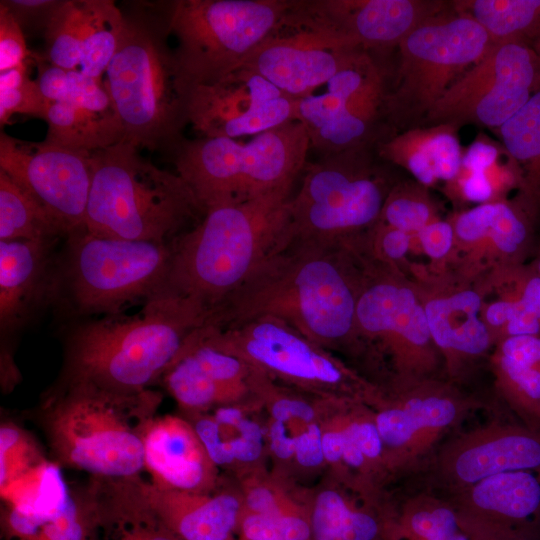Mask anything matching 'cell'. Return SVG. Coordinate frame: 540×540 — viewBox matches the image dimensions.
<instances>
[{"label": "cell", "mask_w": 540, "mask_h": 540, "mask_svg": "<svg viewBox=\"0 0 540 540\" xmlns=\"http://www.w3.org/2000/svg\"><path fill=\"white\" fill-rule=\"evenodd\" d=\"M359 250L349 244L293 243L271 250L207 319L233 324L279 319L321 347L355 341L364 279Z\"/></svg>", "instance_id": "1"}, {"label": "cell", "mask_w": 540, "mask_h": 540, "mask_svg": "<svg viewBox=\"0 0 540 540\" xmlns=\"http://www.w3.org/2000/svg\"><path fill=\"white\" fill-rule=\"evenodd\" d=\"M210 312L164 293L117 313L68 322L55 385L89 384L120 393L149 389Z\"/></svg>", "instance_id": "2"}, {"label": "cell", "mask_w": 540, "mask_h": 540, "mask_svg": "<svg viewBox=\"0 0 540 540\" xmlns=\"http://www.w3.org/2000/svg\"><path fill=\"white\" fill-rule=\"evenodd\" d=\"M163 394L53 385L40 409L53 461L92 477L131 479L144 470V436Z\"/></svg>", "instance_id": "3"}, {"label": "cell", "mask_w": 540, "mask_h": 540, "mask_svg": "<svg viewBox=\"0 0 540 540\" xmlns=\"http://www.w3.org/2000/svg\"><path fill=\"white\" fill-rule=\"evenodd\" d=\"M293 184L255 199L209 208L172 241L166 293L212 310L271 251Z\"/></svg>", "instance_id": "4"}, {"label": "cell", "mask_w": 540, "mask_h": 540, "mask_svg": "<svg viewBox=\"0 0 540 540\" xmlns=\"http://www.w3.org/2000/svg\"><path fill=\"white\" fill-rule=\"evenodd\" d=\"M85 229L132 241L171 243L204 211L177 174L161 169L126 141L91 152Z\"/></svg>", "instance_id": "5"}, {"label": "cell", "mask_w": 540, "mask_h": 540, "mask_svg": "<svg viewBox=\"0 0 540 540\" xmlns=\"http://www.w3.org/2000/svg\"><path fill=\"white\" fill-rule=\"evenodd\" d=\"M171 243L70 233L59 247L51 309L65 323L120 312L166 293Z\"/></svg>", "instance_id": "6"}, {"label": "cell", "mask_w": 540, "mask_h": 540, "mask_svg": "<svg viewBox=\"0 0 540 540\" xmlns=\"http://www.w3.org/2000/svg\"><path fill=\"white\" fill-rule=\"evenodd\" d=\"M164 21L125 16L105 86L122 124L123 140L151 150L172 148L187 119L189 91L166 42Z\"/></svg>", "instance_id": "7"}, {"label": "cell", "mask_w": 540, "mask_h": 540, "mask_svg": "<svg viewBox=\"0 0 540 540\" xmlns=\"http://www.w3.org/2000/svg\"><path fill=\"white\" fill-rule=\"evenodd\" d=\"M310 140L290 121L254 136L180 139L171 149L176 173L203 209L243 203L293 184L307 164Z\"/></svg>", "instance_id": "8"}, {"label": "cell", "mask_w": 540, "mask_h": 540, "mask_svg": "<svg viewBox=\"0 0 540 540\" xmlns=\"http://www.w3.org/2000/svg\"><path fill=\"white\" fill-rule=\"evenodd\" d=\"M371 146L305 165L302 185L287 201L285 224L271 250L293 243L349 244L370 232L391 189L374 163Z\"/></svg>", "instance_id": "9"}, {"label": "cell", "mask_w": 540, "mask_h": 540, "mask_svg": "<svg viewBox=\"0 0 540 540\" xmlns=\"http://www.w3.org/2000/svg\"><path fill=\"white\" fill-rule=\"evenodd\" d=\"M289 0H176L163 20L190 91L238 69L280 24Z\"/></svg>", "instance_id": "10"}, {"label": "cell", "mask_w": 540, "mask_h": 540, "mask_svg": "<svg viewBox=\"0 0 540 540\" xmlns=\"http://www.w3.org/2000/svg\"><path fill=\"white\" fill-rule=\"evenodd\" d=\"M200 329L224 351L292 389L366 402L376 392L329 350L279 319L260 317L233 324L206 321Z\"/></svg>", "instance_id": "11"}, {"label": "cell", "mask_w": 540, "mask_h": 540, "mask_svg": "<svg viewBox=\"0 0 540 540\" xmlns=\"http://www.w3.org/2000/svg\"><path fill=\"white\" fill-rule=\"evenodd\" d=\"M492 46L486 31L452 5L419 25L398 45L396 84L391 93H386L383 105L390 120L396 125L422 117L424 120L446 91Z\"/></svg>", "instance_id": "12"}, {"label": "cell", "mask_w": 540, "mask_h": 540, "mask_svg": "<svg viewBox=\"0 0 540 540\" xmlns=\"http://www.w3.org/2000/svg\"><path fill=\"white\" fill-rule=\"evenodd\" d=\"M540 91V59L523 43L493 44L424 118L429 125L497 129Z\"/></svg>", "instance_id": "13"}, {"label": "cell", "mask_w": 540, "mask_h": 540, "mask_svg": "<svg viewBox=\"0 0 540 540\" xmlns=\"http://www.w3.org/2000/svg\"><path fill=\"white\" fill-rule=\"evenodd\" d=\"M359 337L389 353L397 382L429 378L436 356L423 304L394 274L365 267L356 307Z\"/></svg>", "instance_id": "14"}, {"label": "cell", "mask_w": 540, "mask_h": 540, "mask_svg": "<svg viewBox=\"0 0 540 540\" xmlns=\"http://www.w3.org/2000/svg\"><path fill=\"white\" fill-rule=\"evenodd\" d=\"M397 384L394 395L386 398L378 392L371 402L388 471L414 468L476 405L430 378Z\"/></svg>", "instance_id": "15"}, {"label": "cell", "mask_w": 540, "mask_h": 540, "mask_svg": "<svg viewBox=\"0 0 540 540\" xmlns=\"http://www.w3.org/2000/svg\"><path fill=\"white\" fill-rule=\"evenodd\" d=\"M365 51L348 38L299 21L287 10L278 27L239 68L260 75L282 93L299 99L313 95Z\"/></svg>", "instance_id": "16"}, {"label": "cell", "mask_w": 540, "mask_h": 540, "mask_svg": "<svg viewBox=\"0 0 540 540\" xmlns=\"http://www.w3.org/2000/svg\"><path fill=\"white\" fill-rule=\"evenodd\" d=\"M0 170L48 213L65 237L85 228L91 152L0 133Z\"/></svg>", "instance_id": "17"}, {"label": "cell", "mask_w": 540, "mask_h": 540, "mask_svg": "<svg viewBox=\"0 0 540 540\" xmlns=\"http://www.w3.org/2000/svg\"><path fill=\"white\" fill-rule=\"evenodd\" d=\"M297 103L260 75L238 68L216 82L194 87L187 119L202 137L236 139L297 121Z\"/></svg>", "instance_id": "18"}, {"label": "cell", "mask_w": 540, "mask_h": 540, "mask_svg": "<svg viewBox=\"0 0 540 540\" xmlns=\"http://www.w3.org/2000/svg\"><path fill=\"white\" fill-rule=\"evenodd\" d=\"M509 471L540 473V429L499 421L476 428L444 444L432 468L450 494Z\"/></svg>", "instance_id": "19"}, {"label": "cell", "mask_w": 540, "mask_h": 540, "mask_svg": "<svg viewBox=\"0 0 540 540\" xmlns=\"http://www.w3.org/2000/svg\"><path fill=\"white\" fill-rule=\"evenodd\" d=\"M472 540H539L540 473L509 471L451 494Z\"/></svg>", "instance_id": "20"}, {"label": "cell", "mask_w": 540, "mask_h": 540, "mask_svg": "<svg viewBox=\"0 0 540 540\" xmlns=\"http://www.w3.org/2000/svg\"><path fill=\"white\" fill-rule=\"evenodd\" d=\"M448 6L430 0H289V11L298 20L337 33L365 50L398 46Z\"/></svg>", "instance_id": "21"}, {"label": "cell", "mask_w": 540, "mask_h": 540, "mask_svg": "<svg viewBox=\"0 0 540 540\" xmlns=\"http://www.w3.org/2000/svg\"><path fill=\"white\" fill-rule=\"evenodd\" d=\"M200 327L189 335L158 383L182 413L256 401L252 367L211 342Z\"/></svg>", "instance_id": "22"}, {"label": "cell", "mask_w": 540, "mask_h": 540, "mask_svg": "<svg viewBox=\"0 0 540 540\" xmlns=\"http://www.w3.org/2000/svg\"><path fill=\"white\" fill-rule=\"evenodd\" d=\"M59 241H0L1 355L51 308Z\"/></svg>", "instance_id": "23"}, {"label": "cell", "mask_w": 540, "mask_h": 540, "mask_svg": "<svg viewBox=\"0 0 540 540\" xmlns=\"http://www.w3.org/2000/svg\"><path fill=\"white\" fill-rule=\"evenodd\" d=\"M144 470L159 489L209 493L220 486L219 469L183 416H156L144 436Z\"/></svg>", "instance_id": "24"}, {"label": "cell", "mask_w": 540, "mask_h": 540, "mask_svg": "<svg viewBox=\"0 0 540 540\" xmlns=\"http://www.w3.org/2000/svg\"><path fill=\"white\" fill-rule=\"evenodd\" d=\"M142 491L164 525L181 540H232L243 512L241 492L163 490L141 478Z\"/></svg>", "instance_id": "25"}, {"label": "cell", "mask_w": 540, "mask_h": 540, "mask_svg": "<svg viewBox=\"0 0 540 540\" xmlns=\"http://www.w3.org/2000/svg\"><path fill=\"white\" fill-rule=\"evenodd\" d=\"M257 401L184 413L218 469L253 468L264 455L266 432L247 415Z\"/></svg>", "instance_id": "26"}, {"label": "cell", "mask_w": 540, "mask_h": 540, "mask_svg": "<svg viewBox=\"0 0 540 540\" xmlns=\"http://www.w3.org/2000/svg\"><path fill=\"white\" fill-rule=\"evenodd\" d=\"M457 130L449 124L409 128L380 141L377 153L407 170L425 187L449 182L461 168L463 149Z\"/></svg>", "instance_id": "27"}, {"label": "cell", "mask_w": 540, "mask_h": 540, "mask_svg": "<svg viewBox=\"0 0 540 540\" xmlns=\"http://www.w3.org/2000/svg\"><path fill=\"white\" fill-rule=\"evenodd\" d=\"M480 295L465 289L430 299L424 304L428 327L434 345L446 356L449 368L484 354L491 336L479 318Z\"/></svg>", "instance_id": "28"}, {"label": "cell", "mask_w": 540, "mask_h": 540, "mask_svg": "<svg viewBox=\"0 0 540 540\" xmlns=\"http://www.w3.org/2000/svg\"><path fill=\"white\" fill-rule=\"evenodd\" d=\"M540 217L516 198L482 203L452 218L455 238L464 243L489 240L509 260L519 265L531 250Z\"/></svg>", "instance_id": "29"}, {"label": "cell", "mask_w": 540, "mask_h": 540, "mask_svg": "<svg viewBox=\"0 0 540 540\" xmlns=\"http://www.w3.org/2000/svg\"><path fill=\"white\" fill-rule=\"evenodd\" d=\"M140 482L141 477H92L97 523L106 529L107 540H181L152 509Z\"/></svg>", "instance_id": "30"}, {"label": "cell", "mask_w": 540, "mask_h": 540, "mask_svg": "<svg viewBox=\"0 0 540 540\" xmlns=\"http://www.w3.org/2000/svg\"><path fill=\"white\" fill-rule=\"evenodd\" d=\"M296 120L305 127L310 146L323 156L375 140V126L352 115L342 100L328 91L299 98Z\"/></svg>", "instance_id": "31"}, {"label": "cell", "mask_w": 540, "mask_h": 540, "mask_svg": "<svg viewBox=\"0 0 540 540\" xmlns=\"http://www.w3.org/2000/svg\"><path fill=\"white\" fill-rule=\"evenodd\" d=\"M48 125L44 142L94 152L123 140L117 114H99L71 102L50 103L44 119Z\"/></svg>", "instance_id": "32"}, {"label": "cell", "mask_w": 540, "mask_h": 540, "mask_svg": "<svg viewBox=\"0 0 540 540\" xmlns=\"http://www.w3.org/2000/svg\"><path fill=\"white\" fill-rule=\"evenodd\" d=\"M496 132L521 171L518 197L540 214V91Z\"/></svg>", "instance_id": "33"}, {"label": "cell", "mask_w": 540, "mask_h": 540, "mask_svg": "<svg viewBox=\"0 0 540 540\" xmlns=\"http://www.w3.org/2000/svg\"><path fill=\"white\" fill-rule=\"evenodd\" d=\"M452 8L476 21L493 44L523 43L540 38V0H459Z\"/></svg>", "instance_id": "34"}, {"label": "cell", "mask_w": 540, "mask_h": 540, "mask_svg": "<svg viewBox=\"0 0 540 540\" xmlns=\"http://www.w3.org/2000/svg\"><path fill=\"white\" fill-rule=\"evenodd\" d=\"M390 540H472L449 500L428 494L408 499L389 524Z\"/></svg>", "instance_id": "35"}, {"label": "cell", "mask_w": 540, "mask_h": 540, "mask_svg": "<svg viewBox=\"0 0 540 540\" xmlns=\"http://www.w3.org/2000/svg\"><path fill=\"white\" fill-rule=\"evenodd\" d=\"M65 235L26 191L0 170V241H53Z\"/></svg>", "instance_id": "36"}, {"label": "cell", "mask_w": 540, "mask_h": 540, "mask_svg": "<svg viewBox=\"0 0 540 540\" xmlns=\"http://www.w3.org/2000/svg\"><path fill=\"white\" fill-rule=\"evenodd\" d=\"M86 25L79 70L101 81L113 59L125 27V15L111 0H84Z\"/></svg>", "instance_id": "37"}, {"label": "cell", "mask_w": 540, "mask_h": 540, "mask_svg": "<svg viewBox=\"0 0 540 540\" xmlns=\"http://www.w3.org/2000/svg\"><path fill=\"white\" fill-rule=\"evenodd\" d=\"M69 495L60 465L47 460L1 490L9 506L36 515L44 525L64 509Z\"/></svg>", "instance_id": "38"}, {"label": "cell", "mask_w": 540, "mask_h": 540, "mask_svg": "<svg viewBox=\"0 0 540 540\" xmlns=\"http://www.w3.org/2000/svg\"><path fill=\"white\" fill-rule=\"evenodd\" d=\"M86 25L84 0H60L44 31V59L65 70L79 68Z\"/></svg>", "instance_id": "39"}, {"label": "cell", "mask_w": 540, "mask_h": 540, "mask_svg": "<svg viewBox=\"0 0 540 540\" xmlns=\"http://www.w3.org/2000/svg\"><path fill=\"white\" fill-rule=\"evenodd\" d=\"M495 369L500 392L521 423L540 429V368L496 354Z\"/></svg>", "instance_id": "40"}, {"label": "cell", "mask_w": 540, "mask_h": 540, "mask_svg": "<svg viewBox=\"0 0 540 540\" xmlns=\"http://www.w3.org/2000/svg\"><path fill=\"white\" fill-rule=\"evenodd\" d=\"M435 220V206L425 186L417 181L392 187L379 218V222L409 234L419 232Z\"/></svg>", "instance_id": "41"}, {"label": "cell", "mask_w": 540, "mask_h": 540, "mask_svg": "<svg viewBox=\"0 0 540 540\" xmlns=\"http://www.w3.org/2000/svg\"><path fill=\"white\" fill-rule=\"evenodd\" d=\"M28 65L0 73V125H6L14 114L44 119L50 102L41 94L36 81L28 76Z\"/></svg>", "instance_id": "42"}, {"label": "cell", "mask_w": 540, "mask_h": 540, "mask_svg": "<svg viewBox=\"0 0 540 540\" xmlns=\"http://www.w3.org/2000/svg\"><path fill=\"white\" fill-rule=\"evenodd\" d=\"M45 460L27 431L12 421L1 423L0 490L7 488Z\"/></svg>", "instance_id": "43"}, {"label": "cell", "mask_w": 540, "mask_h": 540, "mask_svg": "<svg viewBox=\"0 0 540 540\" xmlns=\"http://www.w3.org/2000/svg\"><path fill=\"white\" fill-rule=\"evenodd\" d=\"M357 505L341 491H320L310 507L312 540H341L348 531Z\"/></svg>", "instance_id": "44"}, {"label": "cell", "mask_w": 540, "mask_h": 540, "mask_svg": "<svg viewBox=\"0 0 540 540\" xmlns=\"http://www.w3.org/2000/svg\"><path fill=\"white\" fill-rule=\"evenodd\" d=\"M243 511L266 516H310V508L290 497L276 483L263 477L243 480Z\"/></svg>", "instance_id": "45"}, {"label": "cell", "mask_w": 540, "mask_h": 540, "mask_svg": "<svg viewBox=\"0 0 540 540\" xmlns=\"http://www.w3.org/2000/svg\"><path fill=\"white\" fill-rule=\"evenodd\" d=\"M241 540H312L310 516H266L242 512Z\"/></svg>", "instance_id": "46"}, {"label": "cell", "mask_w": 540, "mask_h": 540, "mask_svg": "<svg viewBox=\"0 0 540 540\" xmlns=\"http://www.w3.org/2000/svg\"><path fill=\"white\" fill-rule=\"evenodd\" d=\"M32 55L20 24L0 2V73L29 64L35 58Z\"/></svg>", "instance_id": "47"}, {"label": "cell", "mask_w": 540, "mask_h": 540, "mask_svg": "<svg viewBox=\"0 0 540 540\" xmlns=\"http://www.w3.org/2000/svg\"><path fill=\"white\" fill-rule=\"evenodd\" d=\"M68 102L99 114H117L105 84L79 69L68 70Z\"/></svg>", "instance_id": "48"}, {"label": "cell", "mask_w": 540, "mask_h": 540, "mask_svg": "<svg viewBox=\"0 0 540 540\" xmlns=\"http://www.w3.org/2000/svg\"><path fill=\"white\" fill-rule=\"evenodd\" d=\"M446 183L448 191L464 201L481 204L493 201L494 191L485 172L461 167L457 175Z\"/></svg>", "instance_id": "49"}, {"label": "cell", "mask_w": 540, "mask_h": 540, "mask_svg": "<svg viewBox=\"0 0 540 540\" xmlns=\"http://www.w3.org/2000/svg\"><path fill=\"white\" fill-rule=\"evenodd\" d=\"M322 424L314 421L296 437L293 461L303 469L314 470L325 464L322 447Z\"/></svg>", "instance_id": "50"}, {"label": "cell", "mask_w": 540, "mask_h": 540, "mask_svg": "<svg viewBox=\"0 0 540 540\" xmlns=\"http://www.w3.org/2000/svg\"><path fill=\"white\" fill-rule=\"evenodd\" d=\"M20 24L23 32L28 29L45 31L48 20L59 0H5L1 1Z\"/></svg>", "instance_id": "51"}, {"label": "cell", "mask_w": 540, "mask_h": 540, "mask_svg": "<svg viewBox=\"0 0 540 540\" xmlns=\"http://www.w3.org/2000/svg\"><path fill=\"white\" fill-rule=\"evenodd\" d=\"M505 154L500 142L480 133L463 149L461 167L474 172H485Z\"/></svg>", "instance_id": "52"}, {"label": "cell", "mask_w": 540, "mask_h": 540, "mask_svg": "<svg viewBox=\"0 0 540 540\" xmlns=\"http://www.w3.org/2000/svg\"><path fill=\"white\" fill-rule=\"evenodd\" d=\"M38 76L36 83L42 96L50 103L68 102V70L35 56Z\"/></svg>", "instance_id": "53"}, {"label": "cell", "mask_w": 540, "mask_h": 540, "mask_svg": "<svg viewBox=\"0 0 540 540\" xmlns=\"http://www.w3.org/2000/svg\"><path fill=\"white\" fill-rule=\"evenodd\" d=\"M417 235L424 252L433 259L444 257L455 241L454 228L449 221L435 220L417 232Z\"/></svg>", "instance_id": "54"}, {"label": "cell", "mask_w": 540, "mask_h": 540, "mask_svg": "<svg viewBox=\"0 0 540 540\" xmlns=\"http://www.w3.org/2000/svg\"><path fill=\"white\" fill-rule=\"evenodd\" d=\"M497 353L513 361L540 368V336L506 337L501 341Z\"/></svg>", "instance_id": "55"}, {"label": "cell", "mask_w": 540, "mask_h": 540, "mask_svg": "<svg viewBox=\"0 0 540 540\" xmlns=\"http://www.w3.org/2000/svg\"><path fill=\"white\" fill-rule=\"evenodd\" d=\"M516 301L504 299L491 303L485 312V319L491 326L505 328L506 324L514 314Z\"/></svg>", "instance_id": "56"}, {"label": "cell", "mask_w": 540, "mask_h": 540, "mask_svg": "<svg viewBox=\"0 0 540 540\" xmlns=\"http://www.w3.org/2000/svg\"><path fill=\"white\" fill-rule=\"evenodd\" d=\"M532 48L540 59V38L532 45Z\"/></svg>", "instance_id": "57"}, {"label": "cell", "mask_w": 540, "mask_h": 540, "mask_svg": "<svg viewBox=\"0 0 540 540\" xmlns=\"http://www.w3.org/2000/svg\"><path fill=\"white\" fill-rule=\"evenodd\" d=\"M23 540H42L40 538H31V539H23Z\"/></svg>", "instance_id": "58"}, {"label": "cell", "mask_w": 540, "mask_h": 540, "mask_svg": "<svg viewBox=\"0 0 540 540\" xmlns=\"http://www.w3.org/2000/svg\"><path fill=\"white\" fill-rule=\"evenodd\" d=\"M384 540H390V539H389V538H387V536H386V538H385Z\"/></svg>", "instance_id": "59"}]
</instances>
